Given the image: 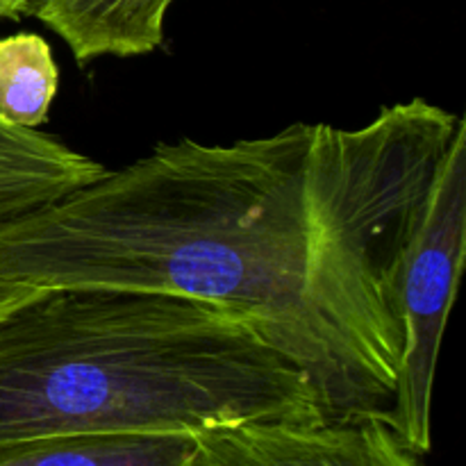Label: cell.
<instances>
[{
  "label": "cell",
  "mask_w": 466,
  "mask_h": 466,
  "mask_svg": "<svg viewBox=\"0 0 466 466\" xmlns=\"http://www.w3.org/2000/svg\"><path fill=\"white\" fill-rule=\"evenodd\" d=\"M464 126L414 98L350 130L291 123L237 144H157L0 226V314L53 287L226 305L308 371L326 423H390L400 255Z\"/></svg>",
  "instance_id": "cell-1"
},
{
  "label": "cell",
  "mask_w": 466,
  "mask_h": 466,
  "mask_svg": "<svg viewBox=\"0 0 466 466\" xmlns=\"http://www.w3.org/2000/svg\"><path fill=\"white\" fill-rule=\"evenodd\" d=\"M53 50L35 32L0 39V123L36 130L57 94Z\"/></svg>",
  "instance_id": "cell-8"
},
{
  "label": "cell",
  "mask_w": 466,
  "mask_h": 466,
  "mask_svg": "<svg viewBox=\"0 0 466 466\" xmlns=\"http://www.w3.org/2000/svg\"><path fill=\"white\" fill-rule=\"evenodd\" d=\"M466 255V126L437 167L399 267L403 328L391 431L417 458L431 451V410L441 337Z\"/></svg>",
  "instance_id": "cell-3"
},
{
  "label": "cell",
  "mask_w": 466,
  "mask_h": 466,
  "mask_svg": "<svg viewBox=\"0 0 466 466\" xmlns=\"http://www.w3.org/2000/svg\"><path fill=\"white\" fill-rule=\"evenodd\" d=\"M30 0H0V21L3 18H18L27 14Z\"/></svg>",
  "instance_id": "cell-9"
},
{
  "label": "cell",
  "mask_w": 466,
  "mask_h": 466,
  "mask_svg": "<svg viewBox=\"0 0 466 466\" xmlns=\"http://www.w3.org/2000/svg\"><path fill=\"white\" fill-rule=\"evenodd\" d=\"M326 423L312 378L235 308L116 287H53L0 314V446L53 435H198Z\"/></svg>",
  "instance_id": "cell-2"
},
{
  "label": "cell",
  "mask_w": 466,
  "mask_h": 466,
  "mask_svg": "<svg viewBox=\"0 0 466 466\" xmlns=\"http://www.w3.org/2000/svg\"><path fill=\"white\" fill-rule=\"evenodd\" d=\"M107 167L39 130L0 123V226L98 180Z\"/></svg>",
  "instance_id": "cell-6"
},
{
  "label": "cell",
  "mask_w": 466,
  "mask_h": 466,
  "mask_svg": "<svg viewBox=\"0 0 466 466\" xmlns=\"http://www.w3.org/2000/svg\"><path fill=\"white\" fill-rule=\"evenodd\" d=\"M173 0H30L27 14L48 25L80 64L153 53L164 41Z\"/></svg>",
  "instance_id": "cell-5"
},
{
  "label": "cell",
  "mask_w": 466,
  "mask_h": 466,
  "mask_svg": "<svg viewBox=\"0 0 466 466\" xmlns=\"http://www.w3.org/2000/svg\"><path fill=\"white\" fill-rule=\"evenodd\" d=\"M196 435L91 432L0 446V466H194Z\"/></svg>",
  "instance_id": "cell-7"
},
{
  "label": "cell",
  "mask_w": 466,
  "mask_h": 466,
  "mask_svg": "<svg viewBox=\"0 0 466 466\" xmlns=\"http://www.w3.org/2000/svg\"><path fill=\"white\" fill-rule=\"evenodd\" d=\"M194 466H421L390 423L250 421L196 435Z\"/></svg>",
  "instance_id": "cell-4"
}]
</instances>
